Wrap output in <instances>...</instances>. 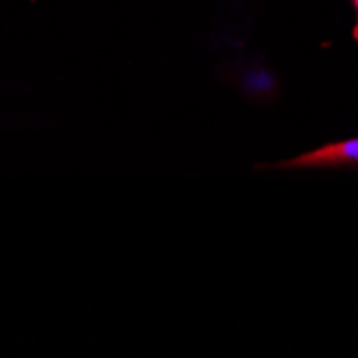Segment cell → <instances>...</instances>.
I'll return each instance as SVG.
<instances>
[{
	"instance_id": "obj_1",
	"label": "cell",
	"mask_w": 358,
	"mask_h": 358,
	"mask_svg": "<svg viewBox=\"0 0 358 358\" xmlns=\"http://www.w3.org/2000/svg\"><path fill=\"white\" fill-rule=\"evenodd\" d=\"M348 168L358 166V138L333 142L327 146H320L311 152L299 155L283 164H277L275 168H287V170H317V168Z\"/></svg>"
},
{
	"instance_id": "obj_2",
	"label": "cell",
	"mask_w": 358,
	"mask_h": 358,
	"mask_svg": "<svg viewBox=\"0 0 358 358\" xmlns=\"http://www.w3.org/2000/svg\"><path fill=\"white\" fill-rule=\"evenodd\" d=\"M352 5L356 9V24H354V39L358 41V0H352Z\"/></svg>"
}]
</instances>
